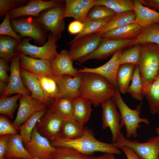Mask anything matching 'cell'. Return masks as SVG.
Returning a JSON list of instances; mask_svg holds the SVG:
<instances>
[{
    "label": "cell",
    "mask_w": 159,
    "mask_h": 159,
    "mask_svg": "<svg viewBox=\"0 0 159 159\" xmlns=\"http://www.w3.org/2000/svg\"><path fill=\"white\" fill-rule=\"evenodd\" d=\"M51 144L55 147L72 148L83 154L88 155H92L96 152L119 155L122 153L115 143H108L97 140L92 130L87 127L84 126L83 134L78 138L74 139L59 138L51 142Z\"/></svg>",
    "instance_id": "6da1fadb"
},
{
    "label": "cell",
    "mask_w": 159,
    "mask_h": 159,
    "mask_svg": "<svg viewBox=\"0 0 159 159\" xmlns=\"http://www.w3.org/2000/svg\"><path fill=\"white\" fill-rule=\"evenodd\" d=\"M117 89L102 76L94 73L84 72L80 97L90 100L94 107H97L112 98Z\"/></svg>",
    "instance_id": "7a4b0ae2"
},
{
    "label": "cell",
    "mask_w": 159,
    "mask_h": 159,
    "mask_svg": "<svg viewBox=\"0 0 159 159\" xmlns=\"http://www.w3.org/2000/svg\"><path fill=\"white\" fill-rule=\"evenodd\" d=\"M140 44L141 54L138 66L144 92L159 73V45L151 43Z\"/></svg>",
    "instance_id": "3957f363"
},
{
    "label": "cell",
    "mask_w": 159,
    "mask_h": 159,
    "mask_svg": "<svg viewBox=\"0 0 159 159\" xmlns=\"http://www.w3.org/2000/svg\"><path fill=\"white\" fill-rule=\"evenodd\" d=\"M119 109L121 116L120 127L121 129L125 126L126 129V137L129 139L131 137H137V129L140 127V123L143 122L149 124L148 119L141 118L140 116L141 104L139 105L134 110L130 108L124 102L118 89L115 95L112 98Z\"/></svg>",
    "instance_id": "277c9868"
},
{
    "label": "cell",
    "mask_w": 159,
    "mask_h": 159,
    "mask_svg": "<svg viewBox=\"0 0 159 159\" xmlns=\"http://www.w3.org/2000/svg\"><path fill=\"white\" fill-rule=\"evenodd\" d=\"M10 20L13 30L23 37H30L37 44L44 45L47 42L48 32L44 28L31 16L20 17Z\"/></svg>",
    "instance_id": "5b68a950"
},
{
    "label": "cell",
    "mask_w": 159,
    "mask_h": 159,
    "mask_svg": "<svg viewBox=\"0 0 159 159\" xmlns=\"http://www.w3.org/2000/svg\"><path fill=\"white\" fill-rule=\"evenodd\" d=\"M30 37H25L19 42L15 48L16 52H20L26 55L34 58H39L51 62L58 55L57 51V41L51 32L48 35L47 42L43 46H37L31 44Z\"/></svg>",
    "instance_id": "8992f818"
},
{
    "label": "cell",
    "mask_w": 159,
    "mask_h": 159,
    "mask_svg": "<svg viewBox=\"0 0 159 159\" xmlns=\"http://www.w3.org/2000/svg\"><path fill=\"white\" fill-rule=\"evenodd\" d=\"M115 144L118 148L125 146L131 148L140 159H159L158 136L150 138L146 142L142 143L137 140H132L126 138L121 132Z\"/></svg>",
    "instance_id": "52a82bcc"
},
{
    "label": "cell",
    "mask_w": 159,
    "mask_h": 159,
    "mask_svg": "<svg viewBox=\"0 0 159 159\" xmlns=\"http://www.w3.org/2000/svg\"><path fill=\"white\" fill-rule=\"evenodd\" d=\"M63 1L57 6L44 10L35 17L49 32H51L57 41L61 38L65 26L64 19L62 17L65 10V3Z\"/></svg>",
    "instance_id": "ba28073f"
},
{
    "label": "cell",
    "mask_w": 159,
    "mask_h": 159,
    "mask_svg": "<svg viewBox=\"0 0 159 159\" xmlns=\"http://www.w3.org/2000/svg\"><path fill=\"white\" fill-rule=\"evenodd\" d=\"M136 41V38L121 39L102 38L94 52L78 61L82 63L91 59L101 60L106 59L119 50L134 45Z\"/></svg>",
    "instance_id": "9c48e42d"
},
{
    "label": "cell",
    "mask_w": 159,
    "mask_h": 159,
    "mask_svg": "<svg viewBox=\"0 0 159 159\" xmlns=\"http://www.w3.org/2000/svg\"><path fill=\"white\" fill-rule=\"evenodd\" d=\"M64 120L59 115L48 110L39 120L36 126L38 132L51 142L62 138Z\"/></svg>",
    "instance_id": "30bf717a"
},
{
    "label": "cell",
    "mask_w": 159,
    "mask_h": 159,
    "mask_svg": "<svg viewBox=\"0 0 159 159\" xmlns=\"http://www.w3.org/2000/svg\"><path fill=\"white\" fill-rule=\"evenodd\" d=\"M25 148L34 158L40 159H52L56 149L47 138L38 132L36 125L32 132L31 140L25 145Z\"/></svg>",
    "instance_id": "8fae6325"
},
{
    "label": "cell",
    "mask_w": 159,
    "mask_h": 159,
    "mask_svg": "<svg viewBox=\"0 0 159 159\" xmlns=\"http://www.w3.org/2000/svg\"><path fill=\"white\" fill-rule=\"evenodd\" d=\"M102 113V127L103 129L109 127L112 135L113 143H115L121 132L120 127L121 116L117 110V107L113 100L110 99L101 105Z\"/></svg>",
    "instance_id": "7c38bea8"
},
{
    "label": "cell",
    "mask_w": 159,
    "mask_h": 159,
    "mask_svg": "<svg viewBox=\"0 0 159 159\" xmlns=\"http://www.w3.org/2000/svg\"><path fill=\"white\" fill-rule=\"evenodd\" d=\"M102 38V35L95 33L77 40L70 45V57L73 61H78L90 54L96 49Z\"/></svg>",
    "instance_id": "4fadbf2b"
},
{
    "label": "cell",
    "mask_w": 159,
    "mask_h": 159,
    "mask_svg": "<svg viewBox=\"0 0 159 159\" xmlns=\"http://www.w3.org/2000/svg\"><path fill=\"white\" fill-rule=\"evenodd\" d=\"M11 61V73L9 82L5 93L1 97H7L14 94L31 97V93L24 85L21 77L20 57L16 53Z\"/></svg>",
    "instance_id": "5bb4252c"
},
{
    "label": "cell",
    "mask_w": 159,
    "mask_h": 159,
    "mask_svg": "<svg viewBox=\"0 0 159 159\" xmlns=\"http://www.w3.org/2000/svg\"><path fill=\"white\" fill-rule=\"evenodd\" d=\"M62 1L52 0L46 1L42 0H30L25 5L13 9L9 11L10 20L22 16H38L45 10L55 7Z\"/></svg>",
    "instance_id": "9a60e30c"
},
{
    "label": "cell",
    "mask_w": 159,
    "mask_h": 159,
    "mask_svg": "<svg viewBox=\"0 0 159 159\" xmlns=\"http://www.w3.org/2000/svg\"><path fill=\"white\" fill-rule=\"evenodd\" d=\"M16 118L12 123L17 129L31 116L36 113L46 110L47 106L40 100L21 95Z\"/></svg>",
    "instance_id": "2e32d148"
},
{
    "label": "cell",
    "mask_w": 159,
    "mask_h": 159,
    "mask_svg": "<svg viewBox=\"0 0 159 159\" xmlns=\"http://www.w3.org/2000/svg\"><path fill=\"white\" fill-rule=\"evenodd\" d=\"M122 50H120L116 52L108 62L100 67L95 68L84 67L82 69L77 70V72H92L100 75L105 78L111 84L117 89L116 74L120 65V58Z\"/></svg>",
    "instance_id": "e0dca14e"
},
{
    "label": "cell",
    "mask_w": 159,
    "mask_h": 159,
    "mask_svg": "<svg viewBox=\"0 0 159 159\" xmlns=\"http://www.w3.org/2000/svg\"><path fill=\"white\" fill-rule=\"evenodd\" d=\"M83 75V73L77 72L74 77L68 75L57 77L53 75L51 77L57 83L60 97L65 96L74 99L80 97V89Z\"/></svg>",
    "instance_id": "ac0fdd59"
},
{
    "label": "cell",
    "mask_w": 159,
    "mask_h": 159,
    "mask_svg": "<svg viewBox=\"0 0 159 159\" xmlns=\"http://www.w3.org/2000/svg\"><path fill=\"white\" fill-rule=\"evenodd\" d=\"M96 0H66L65 8L62 18L72 17L83 22L87 19L90 10L95 5Z\"/></svg>",
    "instance_id": "d6986e66"
},
{
    "label": "cell",
    "mask_w": 159,
    "mask_h": 159,
    "mask_svg": "<svg viewBox=\"0 0 159 159\" xmlns=\"http://www.w3.org/2000/svg\"><path fill=\"white\" fill-rule=\"evenodd\" d=\"M20 57L21 68L33 74L52 77L51 62L44 59L31 57L19 52H16Z\"/></svg>",
    "instance_id": "ffe728a7"
},
{
    "label": "cell",
    "mask_w": 159,
    "mask_h": 159,
    "mask_svg": "<svg viewBox=\"0 0 159 159\" xmlns=\"http://www.w3.org/2000/svg\"><path fill=\"white\" fill-rule=\"evenodd\" d=\"M72 62L69 55L68 51L66 50L61 51L50 62L52 73L57 77L63 75L76 76L77 74V69L74 68Z\"/></svg>",
    "instance_id": "44dd1931"
},
{
    "label": "cell",
    "mask_w": 159,
    "mask_h": 159,
    "mask_svg": "<svg viewBox=\"0 0 159 159\" xmlns=\"http://www.w3.org/2000/svg\"><path fill=\"white\" fill-rule=\"evenodd\" d=\"M135 21L143 28L159 23V12L144 6L140 0H132Z\"/></svg>",
    "instance_id": "7402d4cb"
},
{
    "label": "cell",
    "mask_w": 159,
    "mask_h": 159,
    "mask_svg": "<svg viewBox=\"0 0 159 159\" xmlns=\"http://www.w3.org/2000/svg\"><path fill=\"white\" fill-rule=\"evenodd\" d=\"M20 74L24 85L31 93V97L40 100L47 106L51 105L52 103L45 96L38 79L21 68Z\"/></svg>",
    "instance_id": "603a6c76"
},
{
    "label": "cell",
    "mask_w": 159,
    "mask_h": 159,
    "mask_svg": "<svg viewBox=\"0 0 159 159\" xmlns=\"http://www.w3.org/2000/svg\"><path fill=\"white\" fill-rule=\"evenodd\" d=\"M60 116L64 120L73 119V99L65 96L58 97L54 100L49 110Z\"/></svg>",
    "instance_id": "cb8c5ba5"
},
{
    "label": "cell",
    "mask_w": 159,
    "mask_h": 159,
    "mask_svg": "<svg viewBox=\"0 0 159 159\" xmlns=\"http://www.w3.org/2000/svg\"><path fill=\"white\" fill-rule=\"evenodd\" d=\"M143 28L136 23L129 24L111 30L102 35L103 38L121 39L136 38Z\"/></svg>",
    "instance_id": "d4e9b609"
},
{
    "label": "cell",
    "mask_w": 159,
    "mask_h": 159,
    "mask_svg": "<svg viewBox=\"0 0 159 159\" xmlns=\"http://www.w3.org/2000/svg\"><path fill=\"white\" fill-rule=\"evenodd\" d=\"M135 18L136 15L134 11L116 14L95 33H98L102 35L111 30L136 23Z\"/></svg>",
    "instance_id": "484cf974"
},
{
    "label": "cell",
    "mask_w": 159,
    "mask_h": 159,
    "mask_svg": "<svg viewBox=\"0 0 159 159\" xmlns=\"http://www.w3.org/2000/svg\"><path fill=\"white\" fill-rule=\"evenodd\" d=\"M23 140L20 135H10L8 146L5 158L33 159L34 158L26 150L23 145Z\"/></svg>",
    "instance_id": "4316f807"
},
{
    "label": "cell",
    "mask_w": 159,
    "mask_h": 159,
    "mask_svg": "<svg viewBox=\"0 0 159 159\" xmlns=\"http://www.w3.org/2000/svg\"><path fill=\"white\" fill-rule=\"evenodd\" d=\"M73 103L74 118L84 127L90 118L92 104L90 100L80 97L73 99Z\"/></svg>",
    "instance_id": "83f0119b"
},
{
    "label": "cell",
    "mask_w": 159,
    "mask_h": 159,
    "mask_svg": "<svg viewBox=\"0 0 159 159\" xmlns=\"http://www.w3.org/2000/svg\"><path fill=\"white\" fill-rule=\"evenodd\" d=\"M135 65L130 64L120 65L116 74L118 89L122 94L127 92L132 80Z\"/></svg>",
    "instance_id": "f1b7e54d"
},
{
    "label": "cell",
    "mask_w": 159,
    "mask_h": 159,
    "mask_svg": "<svg viewBox=\"0 0 159 159\" xmlns=\"http://www.w3.org/2000/svg\"><path fill=\"white\" fill-rule=\"evenodd\" d=\"M144 97L148 102L150 113L159 115V73L153 82L144 92Z\"/></svg>",
    "instance_id": "f546056e"
},
{
    "label": "cell",
    "mask_w": 159,
    "mask_h": 159,
    "mask_svg": "<svg viewBox=\"0 0 159 159\" xmlns=\"http://www.w3.org/2000/svg\"><path fill=\"white\" fill-rule=\"evenodd\" d=\"M32 74L38 79L45 96L51 103L54 100L60 97L57 83L52 78L42 75Z\"/></svg>",
    "instance_id": "4dcf8cb0"
},
{
    "label": "cell",
    "mask_w": 159,
    "mask_h": 159,
    "mask_svg": "<svg viewBox=\"0 0 159 159\" xmlns=\"http://www.w3.org/2000/svg\"><path fill=\"white\" fill-rule=\"evenodd\" d=\"M95 5L105 6L116 14L134 11L132 0H96Z\"/></svg>",
    "instance_id": "1f68e13d"
},
{
    "label": "cell",
    "mask_w": 159,
    "mask_h": 159,
    "mask_svg": "<svg viewBox=\"0 0 159 159\" xmlns=\"http://www.w3.org/2000/svg\"><path fill=\"white\" fill-rule=\"evenodd\" d=\"M47 111V109L44 110L36 113L18 127L20 135L25 145L30 141L33 129L38 121L45 114Z\"/></svg>",
    "instance_id": "d6a6232c"
},
{
    "label": "cell",
    "mask_w": 159,
    "mask_h": 159,
    "mask_svg": "<svg viewBox=\"0 0 159 159\" xmlns=\"http://www.w3.org/2000/svg\"><path fill=\"white\" fill-rule=\"evenodd\" d=\"M136 39L135 44L151 43L159 45V23L143 28Z\"/></svg>",
    "instance_id": "836d02e7"
},
{
    "label": "cell",
    "mask_w": 159,
    "mask_h": 159,
    "mask_svg": "<svg viewBox=\"0 0 159 159\" xmlns=\"http://www.w3.org/2000/svg\"><path fill=\"white\" fill-rule=\"evenodd\" d=\"M84 127L74 119L64 120L62 138L69 139L78 138L82 135Z\"/></svg>",
    "instance_id": "e575fe53"
},
{
    "label": "cell",
    "mask_w": 159,
    "mask_h": 159,
    "mask_svg": "<svg viewBox=\"0 0 159 159\" xmlns=\"http://www.w3.org/2000/svg\"><path fill=\"white\" fill-rule=\"evenodd\" d=\"M112 18V17H111ZM111 18L99 21H92L87 19L82 22L83 27L81 31L67 44L71 45L79 39L95 33Z\"/></svg>",
    "instance_id": "d590c367"
},
{
    "label": "cell",
    "mask_w": 159,
    "mask_h": 159,
    "mask_svg": "<svg viewBox=\"0 0 159 159\" xmlns=\"http://www.w3.org/2000/svg\"><path fill=\"white\" fill-rule=\"evenodd\" d=\"M131 81L127 92L136 100L142 102L144 97L143 87L138 65L135 66Z\"/></svg>",
    "instance_id": "8d00e7d4"
},
{
    "label": "cell",
    "mask_w": 159,
    "mask_h": 159,
    "mask_svg": "<svg viewBox=\"0 0 159 159\" xmlns=\"http://www.w3.org/2000/svg\"><path fill=\"white\" fill-rule=\"evenodd\" d=\"M90 155L83 154L73 148L56 147L52 159H89Z\"/></svg>",
    "instance_id": "74e56055"
},
{
    "label": "cell",
    "mask_w": 159,
    "mask_h": 159,
    "mask_svg": "<svg viewBox=\"0 0 159 159\" xmlns=\"http://www.w3.org/2000/svg\"><path fill=\"white\" fill-rule=\"evenodd\" d=\"M141 54L140 45L135 44L132 47L122 52L120 60V65L130 64L138 65Z\"/></svg>",
    "instance_id": "f35d334b"
},
{
    "label": "cell",
    "mask_w": 159,
    "mask_h": 159,
    "mask_svg": "<svg viewBox=\"0 0 159 159\" xmlns=\"http://www.w3.org/2000/svg\"><path fill=\"white\" fill-rule=\"evenodd\" d=\"M21 95L17 94L11 97H1L0 99V113L7 115L12 119L14 113L17 108V103Z\"/></svg>",
    "instance_id": "ab89813d"
},
{
    "label": "cell",
    "mask_w": 159,
    "mask_h": 159,
    "mask_svg": "<svg viewBox=\"0 0 159 159\" xmlns=\"http://www.w3.org/2000/svg\"><path fill=\"white\" fill-rule=\"evenodd\" d=\"M116 14L105 6L95 5L89 11L87 18L91 21H99L111 18Z\"/></svg>",
    "instance_id": "60d3db41"
},
{
    "label": "cell",
    "mask_w": 159,
    "mask_h": 159,
    "mask_svg": "<svg viewBox=\"0 0 159 159\" xmlns=\"http://www.w3.org/2000/svg\"><path fill=\"white\" fill-rule=\"evenodd\" d=\"M10 15L9 11L6 14L3 21L0 25V35H8L18 41H21L22 38L13 30L10 23Z\"/></svg>",
    "instance_id": "b9f144b4"
},
{
    "label": "cell",
    "mask_w": 159,
    "mask_h": 159,
    "mask_svg": "<svg viewBox=\"0 0 159 159\" xmlns=\"http://www.w3.org/2000/svg\"><path fill=\"white\" fill-rule=\"evenodd\" d=\"M26 0H0V16L1 17L11 9L26 4Z\"/></svg>",
    "instance_id": "7bdbcfd3"
},
{
    "label": "cell",
    "mask_w": 159,
    "mask_h": 159,
    "mask_svg": "<svg viewBox=\"0 0 159 159\" xmlns=\"http://www.w3.org/2000/svg\"><path fill=\"white\" fill-rule=\"evenodd\" d=\"M17 130L12 123L6 117H0V135H13L17 134Z\"/></svg>",
    "instance_id": "ee69618b"
},
{
    "label": "cell",
    "mask_w": 159,
    "mask_h": 159,
    "mask_svg": "<svg viewBox=\"0 0 159 159\" xmlns=\"http://www.w3.org/2000/svg\"><path fill=\"white\" fill-rule=\"evenodd\" d=\"M4 44L6 52L10 60L11 61L12 58L16 54L15 48L19 42L18 41L10 36H3Z\"/></svg>",
    "instance_id": "f6af8a7d"
},
{
    "label": "cell",
    "mask_w": 159,
    "mask_h": 159,
    "mask_svg": "<svg viewBox=\"0 0 159 159\" xmlns=\"http://www.w3.org/2000/svg\"><path fill=\"white\" fill-rule=\"evenodd\" d=\"M9 70V67L7 63L0 59V81L8 83L9 76L8 75L7 72Z\"/></svg>",
    "instance_id": "bcb514c9"
},
{
    "label": "cell",
    "mask_w": 159,
    "mask_h": 159,
    "mask_svg": "<svg viewBox=\"0 0 159 159\" xmlns=\"http://www.w3.org/2000/svg\"><path fill=\"white\" fill-rule=\"evenodd\" d=\"M9 138V135L0 136V159H5V155L8 146Z\"/></svg>",
    "instance_id": "7dc6e473"
},
{
    "label": "cell",
    "mask_w": 159,
    "mask_h": 159,
    "mask_svg": "<svg viewBox=\"0 0 159 159\" xmlns=\"http://www.w3.org/2000/svg\"><path fill=\"white\" fill-rule=\"evenodd\" d=\"M83 27L82 22L75 20L71 22L68 27V30L71 34H78L80 32Z\"/></svg>",
    "instance_id": "c3c4849f"
},
{
    "label": "cell",
    "mask_w": 159,
    "mask_h": 159,
    "mask_svg": "<svg viewBox=\"0 0 159 159\" xmlns=\"http://www.w3.org/2000/svg\"><path fill=\"white\" fill-rule=\"evenodd\" d=\"M144 6L159 12V0H140Z\"/></svg>",
    "instance_id": "681fc988"
},
{
    "label": "cell",
    "mask_w": 159,
    "mask_h": 159,
    "mask_svg": "<svg viewBox=\"0 0 159 159\" xmlns=\"http://www.w3.org/2000/svg\"><path fill=\"white\" fill-rule=\"evenodd\" d=\"M0 57L7 63L11 61L9 58L5 49L2 35L0 37Z\"/></svg>",
    "instance_id": "f907efd6"
},
{
    "label": "cell",
    "mask_w": 159,
    "mask_h": 159,
    "mask_svg": "<svg viewBox=\"0 0 159 159\" xmlns=\"http://www.w3.org/2000/svg\"><path fill=\"white\" fill-rule=\"evenodd\" d=\"M121 149L125 154L127 159H140L133 150L127 146H124Z\"/></svg>",
    "instance_id": "816d5d0a"
},
{
    "label": "cell",
    "mask_w": 159,
    "mask_h": 159,
    "mask_svg": "<svg viewBox=\"0 0 159 159\" xmlns=\"http://www.w3.org/2000/svg\"><path fill=\"white\" fill-rule=\"evenodd\" d=\"M114 154L110 153H104L102 155L95 157L92 155H90L89 159H116Z\"/></svg>",
    "instance_id": "f5cc1de1"
},
{
    "label": "cell",
    "mask_w": 159,
    "mask_h": 159,
    "mask_svg": "<svg viewBox=\"0 0 159 159\" xmlns=\"http://www.w3.org/2000/svg\"><path fill=\"white\" fill-rule=\"evenodd\" d=\"M7 86V84L6 83L0 81V93L1 97L5 93Z\"/></svg>",
    "instance_id": "db71d44e"
},
{
    "label": "cell",
    "mask_w": 159,
    "mask_h": 159,
    "mask_svg": "<svg viewBox=\"0 0 159 159\" xmlns=\"http://www.w3.org/2000/svg\"><path fill=\"white\" fill-rule=\"evenodd\" d=\"M155 132L157 133L159 138V127H157L155 129Z\"/></svg>",
    "instance_id": "11a10c76"
},
{
    "label": "cell",
    "mask_w": 159,
    "mask_h": 159,
    "mask_svg": "<svg viewBox=\"0 0 159 159\" xmlns=\"http://www.w3.org/2000/svg\"><path fill=\"white\" fill-rule=\"evenodd\" d=\"M5 159H20V158H5ZM33 159H38V158H34Z\"/></svg>",
    "instance_id": "9f6ffc18"
}]
</instances>
